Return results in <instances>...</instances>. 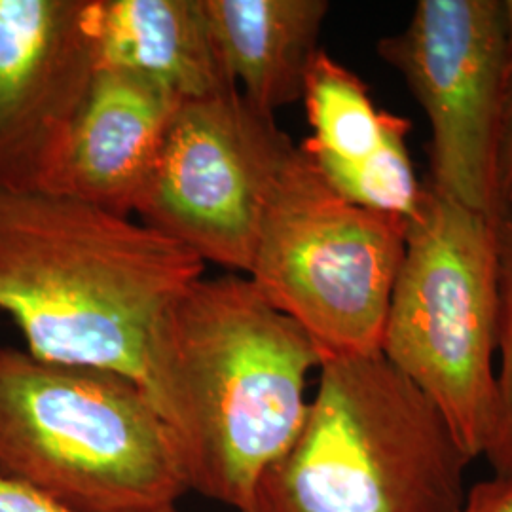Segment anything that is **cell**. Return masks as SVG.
<instances>
[{
    "instance_id": "obj_1",
    "label": "cell",
    "mask_w": 512,
    "mask_h": 512,
    "mask_svg": "<svg viewBox=\"0 0 512 512\" xmlns=\"http://www.w3.org/2000/svg\"><path fill=\"white\" fill-rule=\"evenodd\" d=\"M323 355L247 275L200 277L165 311L147 393L181 440L190 490L239 512L298 437Z\"/></svg>"
},
{
    "instance_id": "obj_2",
    "label": "cell",
    "mask_w": 512,
    "mask_h": 512,
    "mask_svg": "<svg viewBox=\"0 0 512 512\" xmlns=\"http://www.w3.org/2000/svg\"><path fill=\"white\" fill-rule=\"evenodd\" d=\"M205 264L141 220L0 186V311L46 363L118 372L147 391L169 306Z\"/></svg>"
},
{
    "instance_id": "obj_3",
    "label": "cell",
    "mask_w": 512,
    "mask_h": 512,
    "mask_svg": "<svg viewBox=\"0 0 512 512\" xmlns=\"http://www.w3.org/2000/svg\"><path fill=\"white\" fill-rule=\"evenodd\" d=\"M471 461L382 353L327 357L298 437L243 512H459Z\"/></svg>"
},
{
    "instance_id": "obj_4",
    "label": "cell",
    "mask_w": 512,
    "mask_h": 512,
    "mask_svg": "<svg viewBox=\"0 0 512 512\" xmlns=\"http://www.w3.org/2000/svg\"><path fill=\"white\" fill-rule=\"evenodd\" d=\"M0 476L80 512H150L190 490L181 440L118 372L0 348Z\"/></svg>"
},
{
    "instance_id": "obj_5",
    "label": "cell",
    "mask_w": 512,
    "mask_h": 512,
    "mask_svg": "<svg viewBox=\"0 0 512 512\" xmlns=\"http://www.w3.org/2000/svg\"><path fill=\"white\" fill-rule=\"evenodd\" d=\"M495 222L423 183L380 348L435 404L473 459L486 454L494 431Z\"/></svg>"
},
{
    "instance_id": "obj_6",
    "label": "cell",
    "mask_w": 512,
    "mask_h": 512,
    "mask_svg": "<svg viewBox=\"0 0 512 512\" xmlns=\"http://www.w3.org/2000/svg\"><path fill=\"white\" fill-rule=\"evenodd\" d=\"M408 220L351 203L296 148L247 277L327 357L380 353Z\"/></svg>"
},
{
    "instance_id": "obj_7",
    "label": "cell",
    "mask_w": 512,
    "mask_h": 512,
    "mask_svg": "<svg viewBox=\"0 0 512 512\" xmlns=\"http://www.w3.org/2000/svg\"><path fill=\"white\" fill-rule=\"evenodd\" d=\"M298 145L239 92L184 101L137 203L148 228L249 274L275 188Z\"/></svg>"
},
{
    "instance_id": "obj_8",
    "label": "cell",
    "mask_w": 512,
    "mask_h": 512,
    "mask_svg": "<svg viewBox=\"0 0 512 512\" xmlns=\"http://www.w3.org/2000/svg\"><path fill=\"white\" fill-rule=\"evenodd\" d=\"M376 52L429 120L425 183L480 215H509L499 194L507 0H418L408 25L380 38Z\"/></svg>"
},
{
    "instance_id": "obj_9",
    "label": "cell",
    "mask_w": 512,
    "mask_h": 512,
    "mask_svg": "<svg viewBox=\"0 0 512 512\" xmlns=\"http://www.w3.org/2000/svg\"><path fill=\"white\" fill-rule=\"evenodd\" d=\"M86 0H0V186L44 190L97 63Z\"/></svg>"
},
{
    "instance_id": "obj_10",
    "label": "cell",
    "mask_w": 512,
    "mask_h": 512,
    "mask_svg": "<svg viewBox=\"0 0 512 512\" xmlns=\"http://www.w3.org/2000/svg\"><path fill=\"white\" fill-rule=\"evenodd\" d=\"M181 103L145 76L97 69L44 192L135 215Z\"/></svg>"
},
{
    "instance_id": "obj_11",
    "label": "cell",
    "mask_w": 512,
    "mask_h": 512,
    "mask_svg": "<svg viewBox=\"0 0 512 512\" xmlns=\"http://www.w3.org/2000/svg\"><path fill=\"white\" fill-rule=\"evenodd\" d=\"M97 69L139 74L181 101L239 92L224 73L202 0H86Z\"/></svg>"
},
{
    "instance_id": "obj_12",
    "label": "cell",
    "mask_w": 512,
    "mask_h": 512,
    "mask_svg": "<svg viewBox=\"0 0 512 512\" xmlns=\"http://www.w3.org/2000/svg\"><path fill=\"white\" fill-rule=\"evenodd\" d=\"M220 65L239 93L272 114L302 101L327 0H202Z\"/></svg>"
},
{
    "instance_id": "obj_13",
    "label": "cell",
    "mask_w": 512,
    "mask_h": 512,
    "mask_svg": "<svg viewBox=\"0 0 512 512\" xmlns=\"http://www.w3.org/2000/svg\"><path fill=\"white\" fill-rule=\"evenodd\" d=\"M302 103L311 135L300 148L323 177L357 167L374 156L395 118L393 112L374 105L357 74L323 50L311 65Z\"/></svg>"
},
{
    "instance_id": "obj_14",
    "label": "cell",
    "mask_w": 512,
    "mask_h": 512,
    "mask_svg": "<svg viewBox=\"0 0 512 512\" xmlns=\"http://www.w3.org/2000/svg\"><path fill=\"white\" fill-rule=\"evenodd\" d=\"M410 131L412 122L395 114L384 143L374 156L325 179L351 203L404 220L412 219L420 207L423 183L416 177L408 150Z\"/></svg>"
},
{
    "instance_id": "obj_15",
    "label": "cell",
    "mask_w": 512,
    "mask_h": 512,
    "mask_svg": "<svg viewBox=\"0 0 512 512\" xmlns=\"http://www.w3.org/2000/svg\"><path fill=\"white\" fill-rule=\"evenodd\" d=\"M497 232V351L499 370L495 372V416L492 439L486 448L495 476L512 478V215L495 222Z\"/></svg>"
},
{
    "instance_id": "obj_16",
    "label": "cell",
    "mask_w": 512,
    "mask_h": 512,
    "mask_svg": "<svg viewBox=\"0 0 512 512\" xmlns=\"http://www.w3.org/2000/svg\"><path fill=\"white\" fill-rule=\"evenodd\" d=\"M509 6V67L505 86V107L499 139V194L503 207L512 215V0Z\"/></svg>"
},
{
    "instance_id": "obj_17",
    "label": "cell",
    "mask_w": 512,
    "mask_h": 512,
    "mask_svg": "<svg viewBox=\"0 0 512 512\" xmlns=\"http://www.w3.org/2000/svg\"><path fill=\"white\" fill-rule=\"evenodd\" d=\"M0 512H80L69 509L46 495L0 476ZM150 512H179L177 507H164Z\"/></svg>"
},
{
    "instance_id": "obj_18",
    "label": "cell",
    "mask_w": 512,
    "mask_h": 512,
    "mask_svg": "<svg viewBox=\"0 0 512 512\" xmlns=\"http://www.w3.org/2000/svg\"><path fill=\"white\" fill-rule=\"evenodd\" d=\"M459 512H512V478L492 476L475 484Z\"/></svg>"
}]
</instances>
